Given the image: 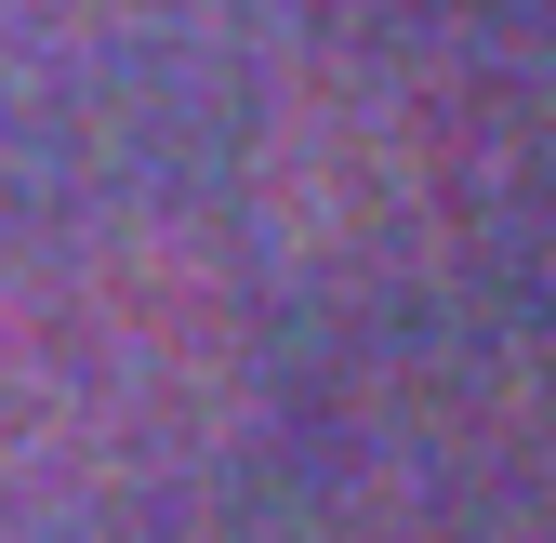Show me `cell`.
<instances>
[{
    "mask_svg": "<svg viewBox=\"0 0 556 543\" xmlns=\"http://www.w3.org/2000/svg\"><path fill=\"white\" fill-rule=\"evenodd\" d=\"M491 186H504L491 106L451 66H410V53L305 66L265 106V147H252V213L318 279H410V265L464 252Z\"/></svg>",
    "mask_w": 556,
    "mask_h": 543,
    "instance_id": "obj_2",
    "label": "cell"
},
{
    "mask_svg": "<svg viewBox=\"0 0 556 543\" xmlns=\"http://www.w3.org/2000/svg\"><path fill=\"white\" fill-rule=\"evenodd\" d=\"M252 397V292L186 226H93L0 292V464L40 491H147Z\"/></svg>",
    "mask_w": 556,
    "mask_h": 543,
    "instance_id": "obj_1",
    "label": "cell"
}]
</instances>
